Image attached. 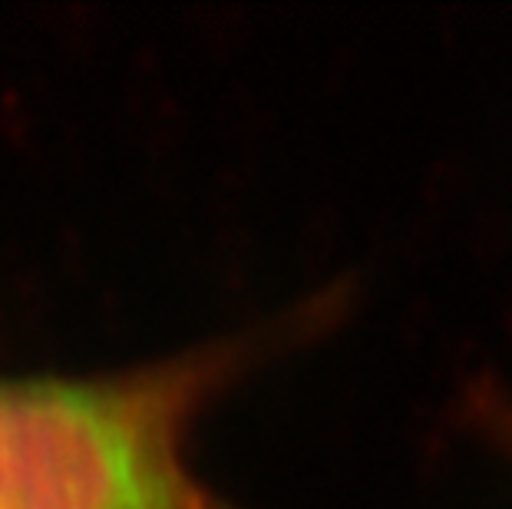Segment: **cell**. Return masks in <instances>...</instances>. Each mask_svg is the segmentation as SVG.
Returning a JSON list of instances; mask_svg holds the SVG:
<instances>
[{
  "label": "cell",
  "mask_w": 512,
  "mask_h": 509,
  "mask_svg": "<svg viewBox=\"0 0 512 509\" xmlns=\"http://www.w3.org/2000/svg\"><path fill=\"white\" fill-rule=\"evenodd\" d=\"M331 281L179 351L90 374L0 377V509H245L192 463L195 427L347 318Z\"/></svg>",
  "instance_id": "6da1fadb"
},
{
  "label": "cell",
  "mask_w": 512,
  "mask_h": 509,
  "mask_svg": "<svg viewBox=\"0 0 512 509\" xmlns=\"http://www.w3.org/2000/svg\"><path fill=\"white\" fill-rule=\"evenodd\" d=\"M466 420L512 460V391L489 381L466 394Z\"/></svg>",
  "instance_id": "7a4b0ae2"
}]
</instances>
